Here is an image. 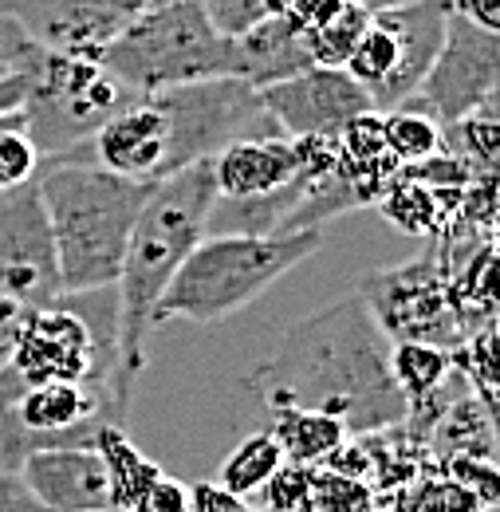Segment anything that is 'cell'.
Instances as JSON below:
<instances>
[{"instance_id":"obj_26","label":"cell","mask_w":500,"mask_h":512,"mask_svg":"<svg viewBox=\"0 0 500 512\" xmlns=\"http://www.w3.org/2000/svg\"><path fill=\"white\" fill-rule=\"evenodd\" d=\"M280 461H284V449L280 442L268 434V430H256V434H245L237 449L221 461V469H217V485H225L229 493H237V497H256L260 493V485L280 469Z\"/></svg>"},{"instance_id":"obj_29","label":"cell","mask_w":500,"mask_h":512,"mask_svg":"<svg viewBox=\"0 0 500 512\" xmlns=\"http://www.w3.org/2000/svg\"><path fill=\"white\" fill-rule=\"evenodd\" d=\"M402 512H481V505L453 481V477H426L418 489L402 497Z\"/></svg>"},{"instance_id":"obj_4","label":"cell","mask_w":500,"mask_h":512,"mask_svg":"<svg viewBox=\"0 0 500 512\" xmlns=\"http://www.w3.org/2000/svg\"><path fill=\"white\" fill-rule=\"evenodd\" d=\"M323 245L319 229L276 233V237H241V233H205L166 284L154 327L170 320L221 323L249 308L292 268L312 260Z\"/></svg>"},{"instance_id":"obj_22","label":"cell","mask_w":500,"mask_h":512,"mask_svg":"<svg viewBox=\"0 0 500 512\" xmlns=\"http://www.w3.org/2000/svg\"><path fill=\"white\" fill-rule=\"evenodd\" d=\"M426 438H434V449L445 457H489L493 461V410H485L473 390L457 386V394L445 402V410Z\"/></svg>"},{"instance_id":"obj_17","label":"cell","mask_w":500,"mask_h":512,"mask_svg":"<svg viewBox=\"0 0 500 512\" xmlns=\"http://www.w3.org/2000/svg\"><path fill=\"white\" fill-rule=\"evenodd\" d=\"M209 170L217 197H256L296 182L300 158L288 134H260L225 146L217 158H209Z\"/></svg>"},{"instance_id":"obj_38","label":"cell","mask_w":500,"mask_h":512,"mask_svg":"<svg viewBox=\"0 0 500 512\" xmlns=\"http://www.w3.org/2000/svg\"><path fill=\"white\" fill-rule=\"evenodd\" d=\"M0 71H8V67H4V64H0Z\"/></svg>"},{"instance_id":"obj_10","label":"cell","mask_w":500,"mask_h":512,"mask_svg":"<svg viewBox=\"0 0 500 512\" xmlns=\"http://www.w3.org/2000/svg\"><path fill=\"white\" fill-rule=\"evenodd\" d=\"M103 426H126L111 386L40 383L0 402V469H16L36 449L95 446Z\"/></svg>"},{"instance_id":"obj_35","label":"cell","mask_w":500,"mask_h":512,"mask_svg":"<svg viewBox=\"0 0 500 512\" xmlns=\"http://www.w3.org/2000/svg\"><path fill=\"white\" fill-rule=\"evenodd\" d=\"M24 320H28V308L16 304V300H8V296H0V367L12 359L16 339L24 331Z\"/></svg>"},{"instance_id":"obj_27","label":"cell","mask_w":500,"mask_h":512,"mask_svg":"<svg viewBox=\"0 0 500 512\" xmlns=\"http://www.w3.org/2000/svg\"><path fill=\"white\" fill-rule=\"evenodd\" d=\"M445 150L453 158H461L473 178L481 174H497V158H500V127H497V103L457 119V123H445Z\"/></svg>"},{"instance_id":"obj_12","label":"cell","mask_w":500,"mask_h":512,"mask_svg":"<svg viewBox=\"0 0 500 512\" xmlns=\"http://www.w3.org/2000/svg\"><path fill=\"white\" fill-rule=\"evenodd\" d=\"M0 296L44 308L63 296L56 241L36 178L0 190Z\"/></svg>"},{"instance_id":"obj_15","label":"cell","mask_w":500,"mask_h":512,"mask_svg":"<svg viewBox=\"0 0 500 512\" xmlns=\"http://www.w3.org/2000/svg\"><path fill=\"white\" fill-rule=\"evenodd\" d=\"M264 111L288 138L304 134H339L351 119L375 111L371 95L343 71V67H308L260 91Z\"/></svg>"},{"instance_id":"obj_36","label":"cell","mask_w":500,"mask_h":512,"mask_svg":"<svg viewBox=\"0 0 500 512\" xmlns=\"http://www.w3.org/2000/svg\"><path fill=\"white\" fill-rule=\"evenodd\" d=\"M449 8L457 16H465L469 24H477V28L500 36V0H449Z\"/></svg>"},{"instance_id":"obj_2","label":"cell","mask_w":500,"mask_h":512,"mask_svg":"<svg viewBox=\"0 0 500 512\" xmlns=\"http://www.w3.org/2000/svg\"><path fill=\"white\" fill-rule=\"evenodd\" d=\"M213 170L209 162L186 166L162 182L146 197L130 241H126L123 268L115 280L119 292V363H115V406L130 418L134 386L146 371V335L154 331V308L174 280L178 264L189 249L205 237V221L213 209Z\"/></svg>"},{"instance_id":"obj_33","label":"cell","mask_w":500,"mask_h":512,"mask_svg":"<svg viewBox=\"0 0 500 512\" xmlns=\"http://www.w3.org/2000/svg\"><path fill=\"white\" fill-rule=\"evenodd\" d=\"M189 512H249V505L217 481H197L189 485Z\"/></svg>"},{"instance_id":"obj_5","label":"cell","mask_w":500,"mask_h":512,"mask_svg":"<svg viewBox=\"0 0 500 512\" xmlns=\"http://www.w3.org/2000/svg\"><path fill=\"white\" fill-rule=\"evenodd\" d=\"M119 363V292H63L44 308H28L12 359L0 367V402L40 383L115 386ZM115 394V390H111Z\"/></svg>"},{"instance_id":"obj_13","label":"cell","mask_w":500,"mask_h":512,"mask_svg":"<svg viewBox=\"0 0 500 512\" xmlns=\"http://www.w3.org/2000/svg\"><path fill=\"white\" fill-rule=\"evenodd\" d=\"M500 75V36L469 24L449 8L445 16V40L438 60L430 64L418 99L438 115V123H457L489 103H497Z\"/></svg>"},{"instance_id":"obj_37","label":"cell","mask_w":500,"mask_h":512,"mask_svg":"<svg viewBox=\"0 0 500 512\" xmlns=\"http://www.w3.org/2000/svg\"><path fill=\"white\" fill-rule=\"evenodd\" d=\"M99 512H115V509H99Z\"/></svg>"},{"instance_id":"obj_28","label":"cell","mask_w":500,"mask_h":512,"mask_svg":"<svg viewBox=\"0 0 500 512\" xmlns=\"http://www.w3.org/2000/svg\"><path fill=\"white\" fill-rule=\"evenodd\" d=\"M312 465L300 461H280V469L260 485V509L264 512H304L312 497Z\"/></svg>"},{"instance_id":"obj_24","label":"cell","mask_w":500,"mask_h":512,"mask_svg":"<svg viewBox=\"0 0 500 512\" xmlns=\"http://www.w3.org/2000/svg\"><path fill=\"white\" fill-rule=\"evenodd\" d=\"M367 20H371V8L347 4V0H327V8L304 28L312 64H319V67L347 64L351 52H355V44H359L363 32H367Z\"/></svg>"},{"instance_id":"obj_34","label":"cell","mask_w":500,"mask_h":512,"mask_svg":"<svg viewBox=\"0 0 500 512\" xmlns=\"http://www.w3.org/2000/svg\"><path fill=\"white\" fill-rule=\"evenodd\" d=\"M0 512H48V509L32 497V489L20 481L16 469H0Z\"/></svg>"},{"instance_id":"obj_14","label":"cell","mask_w":500,"mask_h":512,"mask_svg":"<svg viewBox=\"0 0 500 512\" xmlns=\"http://www.w3.org/2000/svg\"><path fill=\"white\" fill-rule=\"evenodd\" d=\"M142 8L146 0H0V16H8L28 40L87 60H95Z\"/></svg>"},{"instance_id":"obj_31","label":"cell","mask_w":500,"mask_h":512,"mask_svg":"<svg viewBox=\"0 0 500 512\" xmlns=\"http://www.w3.org/2000/svg\"><path fill=\"white\" fill-rule=\"evenodd\" d=\"M201 8L209 12V20H213V28L221 32V36H241V32H249L252 24H260L272 8H268V0H201Z\"/></svg>"},{"instance_id":"obj_7","label":"cell","mask_w":500,"mask_h":512,"mask_svg":"<svg viewBox=\"0 0 500 512\" xmlns=\"http://www.w3.org/2000/svg\"><path fill=\"white\" fill-rule=\"evenodd\" d=\"M12 71H24L28 79L20 119L40 162H60L75 154L130 95H138L99 60L60 56L40 48L36 40L20 44V52L12 56Z\"/></svg>"},{"instance_id":"obj_20","label":"cell","mask_w":500,"mask_h":512,"mask_svg":"<svg viewBox=\"0 0 500 512\" xmlns=\"http://www.w3.org/2000/svg\"><path fill=\"white\" fill-rule=\"evenodd\" d=\"M272 414V438L284 449V461H300V465H319L327 457H335L347 446V426L331 414L304 410V406H268Z\"/></svg>"},{"instance_id":"obj_32","label":"cell","mask_w":500,"mask_h":512,"mask_svg":"<svg viewBox=\"0 0 500 512\" xmlns=\"http://www.w3.org/2000/svg\"><path fill=\"white\" fill-rule=\"evenodd\" d=\"M130 512H189V489L174 477H158Z\"/></svg>"},{"instance_id":"obj_6","label":"cell","mask_w":500,"mask_h":512,"mask_svg":"<svg viewBox=\"0 0 500 512\" xmlns=\"http://www.w3.org/2000/svg\"><path fill=\"white\" fill-rule=\"evenodd\" d=\"M130 91L237 75V40L221 36L201 0H166L142 8L95 56Z\"/></svg>"},{"instance_id":"obj_9","label":"cell","mask_w":500,"mask_h":512,"mask_svg":"<svg viewBox=\"0 0 500 512\" xmlns=\"http://www.w3.org/2000/svg\"><path fill=\"white\" fill-rule=\"evenodd\" d=\"M449 0H398L375 8L343 71L371 95L378 115L414 99L445 40Z\"/></svg>"},{"instance_id":"obj_30","label":"cell","mask_w":500,"mask_h":512,"mask_svg":"<svg viewBox=\"0 0 500 512\" xmlns=\"http://www.w3.org/2000/svg\"><path fill=\"white\" fill-rule=\"evenodd\" d=\"M445 477H453L481 505V512H489L500 501V477L489 457H449L445 461Z\"/></svg>"},{"instance_id":"obj_16","label":"cell","mask_w":500,"mask_h":512,"mask_svg":"<svg viewBox=\"0 0 500 512\" xmlns=\"http://www.w3.org/2000/svg\"><path fill=\"white\" fill-rule=\"evenodd\" d=\"M16 473L48 512L111 509L107 469L95 446L36 449L16 465Z\"/></svg>"},{"instance_id":"obj_18","label":"cell","mask_w":500,"mask_h":512,"mask_svg":"<svg viewBox=\"0 0 500 512\" xmlns=\"http://www.w3.org/2000/svg\"><path fill=\"white\" fill-rule=\"evenodd\" d=\"M304 28L308 24L288 16V12H268L260 24L241 32L237 36V79L264 91L288 75H300V71L315 67Z\"/></svg>"},{"instance_id":"obj_21","label":"cell","mask_w":500,"mask_h":512,"mask_svg":"<svg viewBox=\"0 0 500 512\" xmlns=\"http://www.w3.org/2000/svg\"><path fill=\"white\" fill-rule=\"evenodd\" d=\"M95 453L103 457L107 469V489H111V509L130 512L138 497L162 477V465L150 461L142 449L130 442L126 426H103L95 434Z\"/></svg>"},{"instance_id":"obj_8","label":"cell","mask_w":500,"mask_h":512,"mask_svg":"<svg viewBox=\"0 0 500 512\" xmlns=\"http://www.w3.org/2000/svg\"><path fill=\"white\" fill-rule=\"evenodd\" d=\"M154 119H158V146H162V178L217 158L225 146L241 138L260 134H280L272 115L260 103V91L237 79V75H217V79H197L178 83L162 91H146Z\"/></svg>"},{"instance_id":"obj_25","label":"cell","mask_w":500,"mask_h":512,"mask_svg":"<svg viewBox=\"0 0 500 512\" xmlns=\"http://www.w3.org/2000/svg\"><path fill=\"white\" fill-rule=\"evenodd\" d=\"M390 375L406 398V410H414L453 379V355L430 343H390Z\"/></svg>"},{"instance_id":"obj_23","label":"cell","mask_w":500,"mask_h":512,"mask_svg":"<svg viewBox=\"0 0 500 512\" xmlns=\"http://www.w3.org/2000/svg\"><path fill=\"white\" fill-rule=\"evenodd\" d=\"M382 138L398 166H414L422 158H434L445 150V127L438 115L414 95L390 111H382Z\"/></svg>"},{"instance_id":"obj_1","label":"cell","mask_w":500,"mask_h":512,"mask_svg":"<svg viewBox=\"0 0 500 512\" xmlns=\"http://www.w3.org/2000/svg\"><path fill=\"white\" fill-rule=\"evenodd\" d=\"M249 386L264 406L331 414L347 434H386L406 422V398L390 375V339L359 292L292 323Z\"/></svg>"},{"instance_id":"obj_11","label":"cell","mask_w":500,"mask_h":512,"mask_svg":"<svg viewBox=\"0 0 500 512\" xmlns=\"http://www.w3.org/2000/svg\"><path fill=\"white\" fill-rule=\"evenodd\" d=\"M355 292L363 296L390 343H430L441 351H457L465 343V331L449 304V276L438 253L367 272L359 276Z\"/></svg>"},{"instance_id":"obj_3","label":"cell","mask_w":500,"mask_h":512,"mask_svg":"<svg viewBox=\"0 0 500 512\" xmlns=\"http://www.w3.org/2000/svg\"><path fill=\"white\" fill-rule=\"evenodd\" d=\"M36 186L52 225L63 292L115 284L154 182L111 174L95 162H40Z\"/></svg>"},{"instance_id":"obj_19","label":"cell","mask_w":500,"mask_h":512,"mask_svg":"<svg viewBox=\"0 0 500 512\" xmlns=\"http://www.w3.org/2000/svg\"><path fill=\"white\" fill-rule=\"evenodd\" d=\"M375 205L390 217L394 229H402L410 237H434L441 229H449V221H453V213L461 205V190L426 186V182H418V178L398 170Z\"/></svg>"}]
</instances>
